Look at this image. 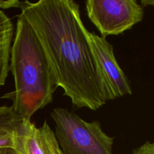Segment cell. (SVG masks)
I'll return each mask as SVG.
<instances>
[{
	"label": "cell",
	"mask_w": 154,
	"mask_h": 154,
	"mask_svg": "<svg viewBox=\"0 0 154 154\" xmlns=\"http://www.w3.org/2000/svg\"><path fill=\"white\" fill-rule=\"evenodd\" d=\"M89 40L107 102L132 94L130 81L116 60L106 38L89 32Z\"/></svg>",
	"instance_id": "5"
},
{
	"label": "cell",
	"mask_w": 154,
	"mask_h": 154,
	"mask_svg": "<svg viewBox=\"0 0 154 154\" xmlns=\"http://www.w3.org/2000/svg\"><path fill=\"white\" fill-rule=\"evenodd\" d=\"M141 4H142V6L143 7H144V6H147V5L150 4L151 5H153L154 4L153 1H141Z\"/></svg>",
	"instance_id": "13"
},
{
	"label": "cell",
	"mask_w": 154,
	"mask_h": 154,
	"mask_svg": "<svg viewBox=\"0 0 154 154\" xmlns=\"http://www.w3.org/2000/svg\"><path fill=\"white\" fill-rule=\"evenodd\" d=\"M20 8L43 48L58 87L74 108L96 111L105 105V91L79 5L73 0L24 1Z\"/></svg>",
	"instance_id": "1"
},
{
	"label": "cell",
	"mask_w": 154,
	"mask_h": 154,
	"mask_svg": "<svg viewBox=\"0 0 154 154\" xmlns=\"http://www.w3.org/2000/svg\"><path fill=\"white\" fill-rule=\"evenodd\" d=\"M51 117L63 154H113L114 138L102 130L99 120L87 122L63 108H54Z\"/></svg>",
	"instance_id": "3"
},
{
	"label": "cell",
	"mask_w": 154,
	"mask_h": 154,
	"mask_svg": "<svg viewBox=\"0 0 154 154\" xmlns=\"http://www.w3.org/2000/svg\"><path fill=\"white\" fill-rule=\"evenodd\" d=\"M0 154H13V152L10 149L2 148L0 149Z\"/></svg>",
	"instance_id": "12"
},
{
	"label": "cell",
	"mask_w": 154,
	"mask_h": 154,
	"mask_svg": "<svg viewBox=\"0 0 154 154\" xmlns=\"http://www.w3.org/2000/svg\"><path fill=\"white\" fill-rule=\"evenodd\" d=\"M20 2L18 0H0V87L5 84L8 75L10 51L14 36L12 21L3 9L20 8Z\"/></svg>",
	"instance_id": "6"
},
{
	"label": "cell",
	"mask_w": 154,
	"mask_h": 154,
	"mask_svg": "<svg viewBox=\"0 0 154 154\" xmlns=\"http://www.w3.org/2000/svg\"><path fill=\"white\" fill-rule=\"evenodd\" d=\"M51 144L54 154H63L61 150H60V147H59L58 143H57V140H56L54 131H52V132L51 134Z\"/></svg>",
	"instance_id": "11"
},
{
	"label": "cell",
	"mask_w": 154,
	"mask_h": 154,
	"mask_svg": "<svg viewBox=\"0 0 154 154\" xmlns=\"http://www.w3.org/2000/svg\"><path fill=\"white\" fill-rule=\"evenodd\" d=\"M13 154H45L41 144L38 128L31 120H23L17 134Z\"/></svg>",
	"instance_id": "8"
},
{
	"label": "cell",
	"mask_w": 154,
	"mask_h": 154,
	"mask_svg": "<svg viewBox=\"0 0 154 154\" xmlns=\"http://www.w3.org/2000/svg\"><path fill=\"white\" fill-rule=\"evenodd\" d=\"M23 119L11 106H0V149L16 148L17 134Z\"/></svg>",
	"instance_id": "7"
},
{
	"label": "cell",
	"mask_w": 154,
	"mask_h": 154,
	"mask_svg": "<svg viewBox=\"0 0 154 154\" xmlns=\"http://www.w3.org/2000/svg\"><path fill=\"white\" fill-rule=\"evenodd\" d=\"M17 17L9 61L14 90L0 99L12 101L16 113L23 120H31L38 110L52 103L58 85L35 31L22 14Z\"/></svg>",
	"instance_id": "2"
},
{
	"label": "cell",
	"mask_w": 154,
	"mask_h": 154,
	"mask_svg": "<svg viewBox=\"0 0 154 154\" xmlns=\"http://www.w3.org/2000/svg\"><path fill=\"white\" fill-rule=\"evenodd\" d=\"M132 154H154V144L147 141L138 148L134 149Z\"/></svg>",
	"instance_id": "10"
},
{
	"label": "cell",
	"mask_w": 154,
	"mask_h": 154,
	"mask_svg": "<svg viewBox=\"0 0 154 154\" xmlns=\"http://www.w3.org/2000/svg\"><path fill=\"white\" fill-rule=\"evenodd\" d=\"M52 131L46 120L44 122L43 125L38 128L41 144L45 154H54L51 144V134Z\"/></svg>",
	"instance_id": "9"
},
{
	"label": "cell",
	"mask_w": 154,
	"mask_h": 154,
	"mask_svg": "<svg viewBox=\"0 0 154 154\" xmlns=\"http://www.w3.org/2000/svg\"><path fill=\"white\" fill-rule=\"evenodd\" d=\"M89 19L101 36L118 35L143 20L144 9L135 0H87Z\"/></svg>",
	"instance_id": "4"
}]
</instances>
